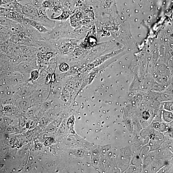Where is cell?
I'll return each instance as SVG.
<instances>
[{
  "label": "cell",
  "instance_id": "1",
  "mask_svg": "<svg viewBox=\"0 0 173 173\" xmlns=\"http://www.w3.org/2000/svg\"><path fill=\"white\" fill-rule=\"evenodd\" d=\"M9 41L17 45L26 46L36 48L35 40L24 36H20L13 34L10 38Z\"/></svg>",
  "mask_w": 173,
  "mask_h": 173
},
{
  "label": "cell",
  "instance_id": "2",
  "mask_svg": "<svg viewBox=\"0 0 173 173\" xmlns=\"http://www.w3.org/2000/svg\"><path fill=\"white\" fill-rule=\"evenodd\" d=\"M46 9L42 7L38 8V12L35 21L39 22L44 27L53 28L55 26V21L50 19L48 16Z\"/></svg>",
  "mask_w": 173,
  "mask_h": 173
},
{
  "label": "cell",
  "instance_id": "3",
  "mask_svg": "<svg viewBox=\"0 0 173 173\" xmlns=\"http://www.w3.org/2000/svg\"><path fill=\"white\" fill-rule=\"evenodd\" d=\"M37 63H30L27 62L20 63L16 68V72L24 74H30L32 70L37 68Z\"/></svg>",
  "mask_w": 173,
  "mask_h": 173
},
{
  "label": "cell",
  "instance_id": "4",
  "mask_svg": "<svg viewBox=\"0 0 173 173\" xmlns=\"http://www.w3.org/2000/svg\"><path fill=\"white\" fill-rule=\"evenodd\" d=\"M24 25H30L36 29L40 33L46 34L48 30L44 26L35 20L25 17L21 23Z\"/></svg>",
  "mask_w": 173,
  "mask_h": 173
},
{
  "label": "cell",
  "instance_id": "5",
  "mask_svg": "<svg viewBox=\"0 0 173 173\" xmlns=\"http://www.w3.org/2000/svg\"><path fill=\"white\" fill-rule=\"evenodd\" d=\"M25 36L34 40H44L42 33L30 25L24 26Z\"/></svg>",
  "mask_w": 173,
  "mask_h": 173
},
{
  "label": "cell",
  "instance_id": "6",
  "mask_svg": "<svg viewBox=\"0 0 173 173\" xmlns=\"http://www.w3.org/2000/svg\"><path fill=\"white\" fill-rule=\"evenodd\" d=\"M23 14L28 18L35 20L38 12V8L31 5H23Z\"/></svg>",
  "mask_w": 173,
  "mask_h": 173
},
{
  "label": "cell",
  "instance_id": "7",
  "mask_svg": "<svg viewBox=\"0 0 173 173\" xmlns=\"http://www.w3.org/2000/svg\"><path fill=\"white\" fill-rule=\"evenodd\" d=\"M9 30L13 34L20 36H25V27L21 23L12 20Z\"/></svg>",
  "mask_w": 173,
  "mask_h": 173
},
{
  "label": "cell",
  "instance_id": "8",
  "mask_svg": "<svg viewBox=\"0 0 173 173\" xmlns=\"http://www.w3.org/2000/svg\"><path fill=\"white\" fill-rule=\"evenodd\" d=\"M33 89L32 86L23 85L15 89V94L21 96L30 95L32 93Z\"/></svg>",
  "mask_w": 173,
  "mask_h": 173
},
{
  "label": "cell",
  "instance_id": "9",
  "mask_svg": "<svg viewBox=\"0 0 173 173\" xmlns=\"http://www.w3.org/2000/svg\"><path fill=\"white\" fill-rule=\"evenodd\" d=\"M25 17L23 14L16 10L11 9V11L7 18L13 21L22 23L24 18Z\"/></svg>",
  "mask_w": 173,
  "mask_h": 173
},
{
  "label": "cell",
  "instance_id": "10",
  "mask_svg": "<svg viewBox=\"0 0 173 173\" xmlns=\"http://www.w3.org/2000/svg\"><path fill=\"white\" fill-rule=\"evenodd\" d=\"M12 34L11 30L0 25V39L3 42L9 41Z\"/></svg>",
  "mask_w": 173,
  "mask_h": 173
},
{
  "label": "cell",
  "instance_id": "11",
  "mask_svg": "<svg viewBox=\"0 0 173 173\" xmlns=\"http://www.w3.org/2000/svg\"><path fill=\"white\" fill-rule=\"evenodd\" d=\"M12 20L7 18L0 17V25L9 30Z\"/></svg>",
  "mask_w": 173,
  "mask_h": 173
},
{
  "label": "cell",
  "instance_id": "12",
  "mask_svg": "<svg viewBox=\"0 0 173 173\" xmlns=\"http://www.w3.org/2000/svg\"><path fill=\"white\" fill-rule=\"evenodd\" d=\"M11 9L0 6V17L7 18Z\"/></svg>",
  "mask_w": 173,
  "mask_h": 173
},
{
  "label": "cell",
  "instance_id": "13",
  "mask_svg": "<svg viewBox=\"0 0 173 173\" xmlns=\"http://www.w3.org/2000/svg\"><path fill=\"white\" fill-rule=\"evenodd\" d=\"M39 70L37 69L32 70L30 73V80L32 81H35L37 80L39 77Z\"/></svg>",
  "mask_w": 173,
  "mask_h": 173
},
{
  "label": "cell",
  "instance_id": "14",
  "mask_svg": "<svg viewBox=\"0 0 173 173\" xmlns=\"http://www.w3.org/2000/svg\"><path fill=\"white\" fill-rule=\"evenodd\" d=\"M69 66L68 65L65 63L61 64L60 66V70L62 72H66L69 69Z\"/></svg>",
  "mask_w": 173,
  "mask_h": 173
},
{
  "label": "cell",
  "instance_id": "15",
  "mask_svg": "<svg viewBox=\"0 0 173 173\" xmlns=\"http://www.w3.org/2000/svg\"><path fill=\"white\" fill-rule=\"evenodd\" d=\"M150 116V115L148 112L147 111H145L143 113V117L144 119L147 120Z\"/></svg>",
  "mask_w": 173,
  "mask_h": 173
},
{
  "label": "cell",
  "instance_id": "16",
  "mask_svg": "<svg viewBox=\"0 0 173 173\" xmlns=\"http://www.w3.org/2000/svg\"><path fill=\"white\" fill-rule=\"evenodd\" d=\"M13 1V0H0V6L5 4Z\"/></svg>",
  "mask_w": 173,
  "mask_h": 173
},
{
  "label": "cell",
  "instance_id": "17",
  "mask_svg": "<svg viewBox=\"0 0 173 173\" xmlns=\"http://www.w3.org/2000/svg\"><path fill=\"white\" fill-rule=\"evenodd\" d=\"M150 138L152 139H156V136L155 134H152L150 135Z\"/></svg>",
  "mask_w": 173,
  "mask_h": 173
},
{
  "label": "cell",
  "instance_id": "18",
  "mask_svg": "<svg viewBox=\"0 0 173 173\" xmlns=\"http://www.w3.org/2000/svg\"><path fill=\"white\" fill-rule=\"evenodd\" d=\"M160 126V125L158 123H156L154 124V127L156 128H158Z\"/></svg>",
  "mask_w": 173,
  "mask_h": 173
},
{
  "label": "cell",
  "instance_id": "19",
  "mask_svg": "<svg viewBox=\"0 0 173 173\" xmlns=\"http://www.w3.org/2000/svg\"><path fill=\"white\" fill-rule=\"evenodd\" d=\"M3 42V41L1 39H0V43H2Z\"/></svg>",
  "mask_w": 173,
  "mask_h": 173
}]
</instances>
